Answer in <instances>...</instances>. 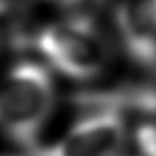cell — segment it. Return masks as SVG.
I'll return each mask as SVG.
<instances>
[{
  "mask_svg": "<svg viewBox=\"0 0 156 156\" xmlns=\"http://www.w3.org/2000/svg\"><path fill=\"white\" fill-rule=\"evenodd\" d=\"M54 102L49 69L32 61L19 62L0 81V128L14 141L30 144L49 121Z\"/></svg>",
  "mask_w": 156,
  "mask_h": 156,
  "instance_id": "cell-1",
  "label": "cell"
},
{
  "mask_svg": "<svg viewBox=\"0 0 156 156\" xmlns=\"http://www.w3.org/2000/svg\"><path fill=\"white\" fill-rule=\"evenodd\" d=\"M116 25L124 49L141 64L156 62V0H122Z\"/></svg>",
  "mask_w": 156,
  "mask_h": 156,
  "instance_id": "cell-4",
  "label": "cell"
},
{
  "mask_svg": "<svg viewBox=\"0 0 156 156\" xmlns=\"http://www.w3.org/2000/svg\"><path fill=\"white\" fill-rule=\"evenodd\" d=\"M9 9V0H0V15L5 14Z\"/></svg>",
  "mask_w": 156,
  "mask_h": 156,
  "instance_id": "cell-7",
  "label": "cell"
},
{
  "mask_svg": "<svg viewBox=\"0 0 156 156\" xmlns=\"http://www.w3.org/2000/svg\"><path fill=\"white\" fill-rule=\"evenodd\" d=\"M139 156H156V136L144 138L136 143Z\"/></svg>",
  "mask_w": 156,
  "mask_h": 156,
  "instance_id": "cell-5",
  "label": "cell"
},
{
  "mask_svg": "<svg viewBox=\"0 0 156 156\" xmlns=\"http://www.w3.org/2000/svg\"><path fill=\"white\" fill-rule=\"evenodd\" d=\"M49 2H54V4H59V5H74V4H79L81 0H49Z\"/></svg>",
  "mask_w": 156,
  "mask_h": 156,
  "instance_id": "cell-6",
  "label": "cell"
},
{
  "mask_svg": "<svg viewBox=\"0 0 156 156\" xmlns=\"http://www.w3.org/2000/svg\"><path fill=\"white\" fill-rule=\"evenodd\" d=\"M34 47L52 69L76 81L94 79L106 69L109 52L101 32L91 20L74 17L44 27Z\"/></svg>",
  "mask_w": 156,
  "mask_h": 156,
  "instance_id": "cell-2",
  "label": "cell"
},
{
  "mask_svg": "<svg viewBox=\"0 0 156 156\" xmlns=\"http://www.w3.org/2000/svg\"><path fill=\"white\" fill-rule=\"evenodd\" d=\"M126 143V122L118 106L104 102L81 116L37 156H119Z\"/></svg>",
  "mask_w": 156,
  "mask_h": 156,
  "instance_id": "cell-3",
  "label": "cell"
}]
</instances>
